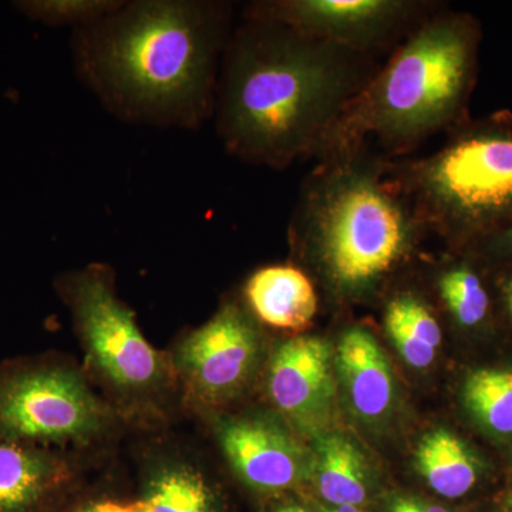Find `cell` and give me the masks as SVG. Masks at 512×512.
Returning <instances> with one entry per match:
<instances>
[{
    "label": "cell",
    "mask_w": 512,
    "mask_h": 512,
    "mask_svg": "<svg viewBox=\"0 0 512 512\" xmlns=\"http://www.w3.org/2000/svg\"><path fill=\"white\" fill-rule=\"evenodd\" d=\"M382 63L269 20L242 18L222 56L214 120L225 150L284 170L315 158Z\"/></svg>",
    "instance_id": "cell-1"
},
{
    "label": "cell",
    "mask_w": 512,
    "mask_h": 512,
    "mask_svg": "<svg viewBox=\"0 0 512 512\" xmlns=\"http://www.w3.org/2000/svg\"><path fill=\"white\" fill-rule=\"evenodd\" d=\"M232 6L215 0H121L74 29L80 82L124 123L197 130L214 116Z\"/></svg>",
    "instance_id": "cell-2"
},
{
    "label": "cell",
    "mask_w": 512,
    "mask_h": 512,
    "mask_svg": "<svg viewBox=\"0 0 512 512\" xmlns=\"http://www.w3.org/2000/svg\"><path fill=\"white\" fill-rule=\"evenodd\" d=\"M429 234L369 147L323 158L306 175L289 222L292 247L342 302L375 295Z\"/></svg>",
    "instance_id": "cell-3"
},
{
    "label": "cell",
    "mask_w": 512,
    "mask_h": 512,
    "mask_svg": "<svg viewBox=\"0 0 512 512\" xmlns=\"http://www.w3.org/2000/svg\"><path fill=\"white\" fill-rule=\"evenodd\" d=\"M483 29L444 6L387 56L329 131L316 160L369 147L387 160L470 120Z\"/></svg>",
    "instance_id": "cell-4"
},
{
    "label": "cell",
    "mask_w": 512,
    "mask_h": 512,
    "mask_svg": "<svg viewBox=\"0 0 512 512\" xmlns=\"http://www.w3.org/2000/svg\"><path fill=\"white\" fill-rule=\"evenodd\" d=\"M424 157L387 160L386 177L429 234L468 251L512 220V113L470 119Z\"/></svg>",
    "instance_id": "cell-5"
},
{
    "label": "cell",
    "mask_w": 512,
    "mask_h": 512,
    "mask_svg": "<svg viewBox=\"0 0 512 512\" xmlns=\"http://www.w3.org/2000/svg\"><path fill=\"white\" fill-rule=\"evenodd\" d=\"M72 315L86 375L124 423L157 426L170 416L178 383L170 353L148 342L120 298L113 268L89 264L56 279Z\"/></svg>",
    "instance_id": "cell-6"
},
{
    "label": "cell",
    "mask_w": 512,
    "mask_h": 512,
    "mask_svg": "<svg viewBox=\"0 0 512 512\" xmlns=\"http://www.w3.org/2000/svg\"><path fill=\"white\" fill-rule=\"evenodd\" d=\"M123 424L70 360L37 355L0 362V440L74 453L113 439Z\"/></svg>",
    "instance_id": "cell-7"
},
{
    "label": "cell",
    "mask_w": 512,
    "mask_h": 512,
    "mask_svg": "<svg viewBox=\"0 0 512 512\" xmlns=\"http://www.w3.org/2000/svg\"><path fill=\"white\" fill-rule=\"evenodd\" d=\"M264 356L259 322L244 302L227 299L170 352L180 400L191 412L221 413L254 383Z\"/></svg>",
    "instance_id": "cell-8"
},
{
    "label": "cell",
    "mask_w": 512,
    "mask_h": 512,
    "mask_svg": "<svg viewBox=\"0 0 512 512\" xmlns=\"http://www.w3.org/2000/svg\"><path fill=\"white\" fill-rule=\"evenodd\" d=\"M444 6L431 0H259L245 6L242 18L282 23L380 59Z\"/></svg>",
    "instance_id": "cell-9"
},
{
    "label": "cell",
    "mask_w": 512,
    "mask_h": 512,
    "mask_svg": "<svg viewBox=\"0 0 512 512\" xmlns=\"http://www.w3.org/2000/svg\"><path fill=\"white\" fill-rule=\"evenodd\" d=\"M212 430L242 484L259 494H284L312 476V456L269 414H212Z\"/></svg>",
    "instance_id": "cell-10"
},
{
    "label": "cell",
    "mask_w": 512,
    "mask_h": 512,
    "mask_svg": "<svg viewBox=\"0 0 512 512\" xmlns=\"http://www.w3.org/2000/svg\"><path fill=\"white\" fill-rule=\"evenodd\" d=\"M266 392L293 426L318 433L332 417L335 373L328 342L295 336L276 346L266 367Z\"/></svg>",
    "instance_id": "cell-11"
},
{
    "label": "cell",
    "mask_w": 512,
    "mask_h": 512,
    "mask_svg": "<svg viewBox=\"0 0 512 512\" xmlns=\"http://www.w3.org/2000/svg\"><path fill=\"white\" fill-rule=\"evenodd\" d=\"M80 478L72 451L0 440V512H55Z\"/></svg>",
    "instance_id": "cell-12"
},
{
    "label": "cell",
    "mask_w": 512,
    "mask_h": 512,
    "mask_svg": "<svg viewBox=\"0 0 512 512\" xmlns=\"http://www.w3.org/2000/svg\"><path fill=\"white\" fill-rule=\"evenodd\" d=\"M136 493L144 512H227L205 468L180 447H156L147 454Z\"/></svg>",
    "instance_id": "cell-13"
},
{
    "label": "cell",
    "mask_w": 512,
    "mask_h": 512,
    "mask_svg": "<svg viewBox=\"0 0 512 512\" xmlns=\"http://www.w3.org/2000/svg\"><path fill=\"white\" fill-rule=\"evenodd\" d=\"M335 366L350 407L360 419L379 423L390 416L396 402L392 367L369 330L363 326L343 330Z\"/></svg>",
    "instance_id": "cell-14"
},
{
    "label": "cell",
    "mask_w": 512,
    "mask_h": 512,
    "mask_svg": "<svg viewBox=\"0 0 512 512\" xmlns=\"http://www.w3.org/2000/svg\"><path fill=\"white\" fill-rule=\"evenodd\" d=\"M244 303L262 325L301 333L318 315L319 298L308 272L295 265H269L249 276Z\"/></svg>",
    "instance_id": "cell-15"
},
{
    "label": "cell",
    "mask_w": 512,
    "mask_h": 512,
    "mask_svg": "<svg viewBox=\"0 0 512 512\" xmlns=\"http://www.w3.org/2000/svg\"><path fill=\"white\" fill-rule=\"evenodd\" d=\"M384 332L404 362L426 369L436 360L443 330L433 305L414 288H396L384 301Z\"/></svg>",
    "instance_id": "cell-16"
},
{
    "label": "cell",
    "mask_w": 512,
    "mask_h": 512,
    "mask_svg": "<svg viewBox=\"0 0 512 512\" xmlns=\"http://www.w3.org/2000/svg\"><path fill=\"white\" fill-rule=\"evenodd\" d=\"M431 289L443 311L460 328H480L490 319L493 292L470 251L456 252V258L441 265Z\"/></svg>",
    "instance_id": "cell-17"
},
{
    "label": "cell",
    "mask_w": 512,
    "mask_h": 512,
    "mask_svg": "<svg viewBox=\"0 0 512 512\" xmlns=\"http://www.w3.org/2000/svg\"><path fill=\"white\" fill-rule=\"evenodd\" d=\"M312 476L320 495L333 507H359L369 494L365 457L342 434L325 433L316 441Z\"/></svg>",
    "instance_id": "cell-18"
},
{
    "label": "cell",
    "mask_w": 512,
    "mask_h": 512,
    "mask_svg": "<svg viewBox=\"0 0 512 512\" xmlns=\"http://www.w3.org/2000/svg\"><path fill=\"white\" fill-rule=\"evenodd\" d=\"M416 464L431 490L446 498H460L477 483L476 458L451 431H430L420 440Z\"/></svg>",
    "instance_id": "cell-19"
},
{
    "label": "cell",
    "mask_w": 512,
    "mask_h": 512,
    "mask_svg": "<svg viewBox=\"0 0 512 512\" xmlns=\"http://www.w3.org/2000/svg\"><path fill=\"white\" fill-rule=\"evenodd\" d=\"M463 399L474 419L500 436L512 434V370L481 369L467 377Z\"/></svg>",
    "instance_id": "cell-20"
},
{
    "label": "cell",
    "mask_w": 512,
    "mask_h": 512,
    "mask_svg": "<svg viewBox=\"0 0 512 512\" xmlns=\"http://www.w3.org/2000/svg\"><path fill=\"white\" fill-rule=\"evenodd\" d=\"M121 0H30L19 8L29 18L46 25H70L74 29L96 22L120 6Z\"/></svg>",
    "instance_id": "cell-21"
},
{
    "label": "cell",
    "mask_w": 512,
    "mask_h": 512,
    "mask_svg": "<svg viewBox=\"0 0 512 512\" xmlns=\"http://www.w3.org/2000/svg\"><path fill=\"white\" fill-rule=\"evenodd\" d=\"M55 512H144V508L136 491L82 485Z\"/></svg>",
    "instance_id": "cell-22"
},
{
    "label": "cell",
    "mask_w": 512,
    "mask_h": 512,
    "mask_svg": "<svg viewBox=\"0 0 512 512\" xmlns=\"http://www.w3.org/2000/svg\"><path fill=\"white\" fill-rule=\"evenodd\" d=\"M468 251L480 261L512 265V220Z\"/></svg>",
    "instance_id": "cell-23"
},
{
    "label": "cell",
    "mask_w": 512,
    "mask_h": 512,
    "mask_svg": "<svg viewBox=\"0 0 512 512\" xmlns=\"http://www.w3.org/2000/svg\"><path fill=\"white\" fill-rule=\"evenodd\" d=\"M386 512H448L436 504L426 503L412 497H397L390 503Z\"/></svg>",
    "instance_id": "cell-24"
},
{
    "label": "cell",
    "mask_w": 512,
    "mask_h": 512,
    "mask_svg": "<svg viewBox=\"0 0 512 512\" xmlns=\"http://www.w3.org/2000/svg\"><path fill=\"white\" fill-rule=\"evenodd\" d=\"M494 291L497 293L498 302H500L505 315L512 322V266L510 271L503 272L498 276L494 284Z\"/></svg>",
    "instance_id": "cell-25"
},
{
    "label": "cell",
    "mask_w": 512,
    "mask_h": 512,
    "mask_svg": "<svg viewBox=\"0 0 512 512\" xmlns=\"http://www.w3.org/2000/svg\"><path fill=\"white\" fill-rule=\"evenodd\" d=\"M265 512H311L308 508L303 507L302 504L296 503L293 500H278L274 501L266 507Z\"/></svg>",
    "instance_id": "cell-26"
},
{
    "label": "cell",
    "mask_w": 512,
    "mask_h": 512,
    "mask_svg": "<svg viewBox=\"0 0 512 512\" xmlns=\"http://www.w3.org/2000/svg\"><path fill=\"white\" fill-rule=\"evenodd\" d=\"M323 512H360L359 508L353 507V505H335L332 508H326Z\"/></svg>",
    "instance_id": "cell-27"
},
{
    "label": "cell",
    "mask_w": 512,
    "mask_h": 512,
    "mask_svg": "<svg viewBox=\"0 0 512 512\" xmlns=\"http://www.w3.org/2000/svg\"><path fill=\"white\" fill-rule=\"evenodd\" d=\"M508 512H512V505H511V507H510V511H508Z\"/></svg>",
    "instance_id": "cell-28"
}]
</instances>
